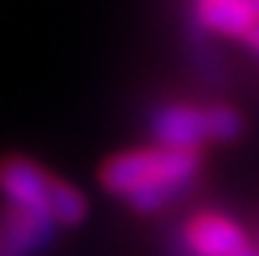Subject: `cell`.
<instances>
[{
	"mask_svg": "<svg viewBox=\"0 0 259 256\" xmlns=\"http://www.w3.org/2000/svg\"><path fill=\"white\" fill-rule=\"evenodd\" d=\"M200 170V155L167 149V146H143L128 149L122 155H113L102 167L99 179L110 194L131 197L143 188L155 185H182L191 188Z\"/></svg>",
	"mask_w": 259,
	"mask_h": 256,
	"instance_id": "6da1fadb",
	"label": "cell"
},
{
	"mask_svg": "<svg viewBox=\"0 0 259 256\" xmlns=\"http://www.w3.org/2000/svg\"><path fill=\"white\" fill-rule=\"evenodd\" d=\"M54 176H48L39 164L27 158H9L0 164V194L9 205H18L27 211L51 215Z\"/></svg>",
	"mask_w": 259,
	"mask_h": 256,
	"instance_id": "7a4b0ae2",
	"label": "cell"
},
{
	"mask_svg": "<svg viewBox=\"0 0 259 256\" xmlns=\"http://www.w3.org/2000/svg\"><path fill=\"white\" fill-rule=\"evenodd\" d=\"M152 134H155L158 146L182 149V152H197L206 140H211L206 107L164 104L152 116Z\"/></svg>",
	"mask_w": 259,
	"mask_h": 256,
	"instance_id": "3957f363",
	"label": "cell"
},
{
	"mask_svg": "<svg viewBox=\"0 0 259 256\" xmlns=\"http://www.w3.org/2000/svg\"><path fill=\"white\" fill-rule=\"evenodd\" d=\"M185 244L194 256H244L247 247V235L241 227H235L230 218L224 215H194L185 224Z\"/></svg>",
	"mask_w": 259,
	"mask_h": 256,
	"instance_id": "277c9868",
	"label": "cell"
},
{
	"mask_svg": "<svg viewBox=\"0 0 259 256\" xmlns=\"http://www.w3.org/2000/svg\"><path fill=\"white\" fill-rule=\"evenodd\" d=\"M54 224L51 215L6 205L0 211V256H33L51 241Z\"/></svg>",
	"mask_w": 259,
	"mask_h": 256,
	"instance_id": "5b68a950",
	"label": "cell"
},
{
	"mask_svg": "<svg viewBox=\"0 0 259 256\" xmlns=\"http://www.w3.org/2000/svg\"><path fill=\"white\" fill-rule=\"evenodd\" d=\"M197 15L211 33L233 39H247L256 27V15L247 0H197Z\"/></svg>",
	"mask_w": 259,
	"mask_h": 256,
	"instance_id": "8992f818",
	"label": "cell"
},
{
	"mask_svg": "<svg viewBox=\"0 0 259 256\" xmlns=\"http://www.w3.org/2000/svg\"><path fill=\"white\" fill-rule=\"evenodd\" d=\"M83 215H87V200H83V194H80L78 188H72L69 182L57 179L54 182V194H51V218L57 224L72 227V224L83 221Z\"/></svg>",
	"mask_w": 259,
	"mask_h": 256,
	"instance_id": "52a82bcc",
	"label": "cell"
},
{
	"mask_svg": "<svg viewBox=\"0 0 259 256\" xmlns=\"http://www.w3.org/2000/svg\"><path fill=\"white\" fill-rule=\"evenodd\" d=\"M206 113H208V134H211V140L230 143V140H235L241 134V128H244L241 116L235 113L233 107H227V104H208Z\"/></svg>",
	"mask_w": 259,
	"mask_h": 256,
	"instance_id": "ba28073f",
	"label": "cell"
},
{
	"mask_svg": "<svg viewBox=\"0 0 259 256\" xmlns=\"http://www.w3.org/2000/svg\"><path fill=\"white\" fill-rule=\"evenodd\" d=\"M188 188H182V185H155V188H143V191H137V194H131L128 203L131 208H137V211H158V208H164V205L170 203V200H176L179 194H185Z\"/></svg>",
	"mask_w": 259,
	"mask_h": 256,
	"instance_id": "9c48e42d",
	"label": "cell"
},
{
	"mask_svg": "<svg viewBox=\"0 0 259 256\" xmlns=\"http://www.w3.org/2000/svg\"><path fill=\"white\" fill-rule=\"evenodd\" d=\"M244 42H247V45H250V48H253V51H259V21H256V27H253V30H250V36H247V39H244Z\"/></svg>",
	"mask_w": 259,
	"mask_h": 256,
	"instance_id": "30bf717a",
	"label": "cell"
},
{
	"mask_svg": "<svg viewBox=\"0 0 259 256\" xmlns=\"http://www.w3.org/2000/svg\"><path fill=\"white\" fill-rule=\"evenodd\" d=\"M250 3V9H253V15H256V21H259V0H247Z\"/></svg>",
	"mask_w": 259,
	"mask_h": 256,
	"instance_id": "8fae6325",
	"label": "cell"
},
{
	"mask_svg": "<svg viewBox=\"0 0 259 256\" xmlns=\"http://www.w3.org/2000/svg\"><path fill=\"white\" fill-rule=\"evenodd\" d=\"M244 256H259V253H256V250H247V253H244Z\"/></svg>",
	"mask_w": 259,
	"mask_h": 256,
	"instance_id": "7c38bea8",
	"label": "cell"
}]
</instances>
